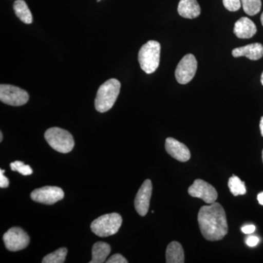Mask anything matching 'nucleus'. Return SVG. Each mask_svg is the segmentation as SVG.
<instances>
[{"label":"nucleus","instance_id":"obj_3","mask_svg":"<svg viewBox=\"0 0 263 263\" xmlns=\"http://www.w3.org/2000/svg\"><path fill=\"white\" fill-rule=\"evenodd\" d=\"M161 46L155 41H148L138 53V62L142 70L147 74L155 72L160 65Z\"/></svg>","mask_w":263,"mask_h":263},{"label":"nucleus","instance_id":"obj_34","mask_svg":"<svg viewBox=\"0 0 263 263\" xmlns=\"http://www.w3.org/2000/svg\"><path fill=\"white\" fill-rule=\"evenodd\" d=\"M262 161H263V150H262Z\"/></svg>","mask_w":263,"mask_h":263},{"label":"nucleus","instance_id":"obj_5","mask_svg":"<svg viewBox=\"0 0 263 263\" xmlns=\"http://www.w3.org/2000/svg\"><path fill=\"white\" fill-rule=\"evenodd\" d=\"M122 218L117 213L107 214L95 219L91 224V230L99 237H108L115 235L120 229Z\"/></svg>","mask_w":263,"mask_h":263},{"label":"nucleus","instance_id":"obj_31","mask_svg":"<svg viewBox=\"0 0 263 263\" xmlns=\"http://www.w3.org/2000/svg\"><path fill=\"white\" fill-rule=\"evenodd\" d=\"M260 19H261V23H262V26H263V13H262V15H261Z\"/></svg>","mask_w":263,"mask_h":263},{"label":"nucleus","instance_id":"obj_8","mask_svg":"<svg viewBox=\"0 0 263 263\" xmlns=\"http://www.w3.org/2000/svg\"><path fill=\"white\" fill-rule=\"evenodd\" d=\"M5 246L8 250L17 252L25 249L29 243V237L23 229L20 228H10L3 235Z\"/></svg>","mask_w":263,"mask_h":263},{"label":"nucleus","instance_id":"obj_22","mask_svg":"<svg viewBox=\"0 0 263 263\" xmlns=\"http://www.w3.org/2000/svg\"><path fill=\"white\" fill-rule=\"evenodd\" d=\"M10 168L13 171H17L19 174L24 175V176H29L32 174L33 171L30 166L26 165L22 161H15V162L10 163Z\"/></svg>","mask_w":263,"mask_h":263},{"label":"nucleus","instance_id":"obj_32","mask_svg":"<svg viewBox=\"0 0 263 263\" xmlns=\"http://www.w3.org/2000/svg\"><path fill=\"white\" fill-rule=\"evenodd\" d=\"M261 84H262L263 86V72L262 73V76H261Z\"/></svg>","mask_w":263,"mask_h":263},{"label":"nucleus","instance_id":"obj_28","mask_svg":"<svg viewBox=\"0 0 263 263\" xmlns=\"http://www.w3.org/2000/svg\"><path fill=\"white\" fill-rule=\"evenodd\" d=\"M257 200H258L259 203L263 205V193H259L257 196Z\"/></svg>","mask_w":263,"mask_h":263},{"label":"nucleus","instance_id":"obj_13","mask_svg":"<svg viewBox=\"0 0 263 263\" xmlns=\"http://www.w3.org/2000/svg\"><path fill=\"white\" fill-rule=\"evenodd\" d=\"M233 32L238 38L249 39L257 33V27L251 19L242 17L235 22Z\"/></svg>","mask_w":263,"mask_h":263},{"label":"nucleus","instance_id":"obj_19","mask_svg":"<svg viewBox=\"0 0 263 263\" xmlns=\"http://www.w3.org/2000/svg\"><path fill=\"white\" fill-rule=\"evenodd\" d=\"M228 187H229L230 192L234 196L243 195L247 193L245 183L243 182L236 176H233L230 178L229 181H228Z\"/></svg>","mask_w":263,"mask_h":263},{"label":"nucleus","instance_id":"obj_33","mask_svg":"<svg viewBox=\"0 0 263 263\" xmlns=\"http://www.w3.org/2000/svg\"><path fill=\"white\" fill-rule=\"evenodd\" d=\"M100 1H101V0H98V3H100Z\"/></svg>","mask_w":263,"mask_h":263},{"label":"nucleus","instance_id":"obj_23","mask_svg":"<svg viewBox=\"0 0 263 263\" xmlns=\"http://www.w3.org/2000/svg\"><path fill=\"white\" fill-rule=\"evenodd\" d=\"M222 1L224 8L229 11H237L242 6L240 0H222Z\"/></svg>","mask_w":263,"mask_h":263},{"label":"nucleus","instance_id":"obj_14","mask_svg":"<svg viewBox=\"0 0 263 263\" xmlns=\"http://www.w3.org/2000/svg\"><path fill=\"white\" fill-rule=\"evenodd\" d=\"M232 54L234 57H245L255 61L263 57V46L259 43H252L243 47L235 48L232 51Z\"/></svg>","mask_w":263,"mask_h":263},{"label":"nucleus","instance_id":"obj_10","mask_svg":"<svg viewBox=\"0 0 263 263\" xmlns=\"http://www.w3.org/2000/svg\"><path fill=\"white\" fill-rule=\"evenodd\" d=\"M65 193L61 188L57 186H44L36 189L31 193V198L34 202L52 205L62 200Z\"/></svg>","mask_w":263,"mask_h":263},{"label":"nucleus","instance_id":"obj_26","mask_svg":"<svg viewBox=\"0 0 263 263\" xmlns=\"http://www.w3.org/2000/svg\"><path fill=\"white\" fill-rule=\"evenodd\" d=\"M259 241V238L257 236H254V235L248 237L246 240V243L250 247H255V246L258 245Z\"/></svg>","mask_w":263,"mask_h":263},{"label":"nucleus","instance_id":"obj_17","mask_svg":"<svg viewBox=\"0 0 263 263\" xmlns=\"http://www.w3.org/2000/svg\"><path fill=\"white\" fill-rule=\"evenodd\" d=\"M110 246L105 242L99 241L92 247V259L90 263H103L110 253Z\"/></svg>","mask_w":263,"mask_h":263},{"label":"nucleus","instance_id":"obj_25","mask_svg":"<svg viewBox=\"0 0 263 263\" xmlns=\"http://www.w3.org/2000/svg\"><path fill=\"white\" fill-rule=\"evenodd\" d=\"M4 170H0V187L8 188L9 186V180L4 176Z\"/></svg>","mask_w":263,"mask_h":263},{"label":"nucleus","instance_id":"obj_12","mask_svg":"<svg viewBox=\"0 0 263 263\" xmlns=\"http://www.w3.org/2000/svg\"><path fill=\"white\" fill-rule=\"evenodd\" d=\"M165 150L173 158L179 162H187L191 157L188 147L174 138H167L165 141Z\"/></svg>","mask_w":263,"mask_h":263},{"label":"nucleus","instance_id":"obj_24","mask_svg":"<svg viewBox=\"0 0 263 263\" xmlns=\"http://www.w3.org/2000/svg\"><path fill=\"white\" fill-rule=\"evenodd\" d=\"M108 263H127V259L124 258V257L120 254H114L113 256L110 257L106 261Z\"/></svg>","mask_w":263,"mask_h":263},{"label":"nucleus","instance_id":"obj_9","mask_svg":"<svg viewBox=\"0 0 263 263\" xmlns=\"http://www.w3.org/2000/svg\"><path fill=\"white\" fill-rule=\"evenodd\" d=\"M190 196L201 199L208 204H212L217 200L218 193L214 186L202 179H196L188 189Z\"/></svg>","mask_w":263,"mask_h":263},{"label":"nucleus","instance_id":"obj_21","mask_svg":"<svg viewBox=\"0 0 263 263\" xmlns=\"http://www.w3.org/2000/svg\"><path fill=\"white\" fill-rule=\"evenodd\" d=\"M243 10L247 15H254L257 14L261 10L262 2L261 0H240Z\"/></svg>","mask_w":263,"mask_h":263},{"label":"nucleus","instance_id":"obj_16","mask_svg":"<svg viewBox=\"0 0 263 263\" xmlns=\"http://www.w3.org/2000/svg\"><path fill=\"white\" fill-rule=\"evenodd\" d=\"M166 262H184V252L182 246L179 242L173 241L167 246L166 249Z\"/></svg>","mask_w":263,"mask_h":263},{"label":"nucleus","instance_id":"obj_11","mask_svg":"<svg viewBox=\"0 0 263 263\" xmlns=\"http://www.w3.org/2000/svg\"><path fill=\"white\" fill-rule=\"evenodd\" d=\"M152 194V183L149 179H147L138 190L135 199V208L139 215L144 216L148 213Z\"/></svg>","mask_w":263,"mask_h":263},{"label":"nucleus","instance_id":"obj_1","mask_svg":"<svg viewBox=\"0 0 263 263\" xmlns=\"http://www.w3.org/2000/svg\"><path fill=\"white\" fill-rule=\"evenodd\" d=\"M197 221L202 235L208 240H220L228 234L226 213L224 208L218 202L201 207Z\"/></svg>","mask_w":263,"mask_h":263},{"label":"nucleus","instance_id":"obj_6","mask_svg":"<svg viewBox=\"0 0 263 263\" xmlns=\"http://www.w3.org/2000/svg\"><path fill=\"white\" fill-rule=\"evenodd\" d=\"M29 96L27 91L10 84L0 86V100L11 106H22L28 102Z\"/></svg>","mask_w":263,"mask_h":263},{"label":"nucleus","instance_id":"obj_4","mask_svg":"<svg viewBox=\"0 0 263 263\" xmlns=\"http://www.w3.org/2000/svg\"><path fill=\"white\" fill-rule=\"evenodd\" d=\"M45 139L53 149L62 154H67L75 146L73 137L65 129L52 127L45 133Z\"/></svg>","mask_w":263,"mask_h":263},{"label":"nucleus","instance_id":"obj_27","mask_svg":"<svg viewBox=\"0 0 263 263\" xmlns=\"http://www.w3.org/2000/svg\"><path fill=\"white\" fill-rule=\"evenodd\" d=\"M256 227L253 224H248L241 228L242 232L245 234H252L255 231Z\"/></svg>","mask_w":263,"mask_h":263},{"label":"nucleus","instance_id":"obj_7","mask_svg":"<svg viewBox=\"0 0 263 263\" xmlns=\"http://www.w3.org/2000/svg\"><path fill=\"white\" fill-rule=\"evenodd\" d=\"M197 70V61L194 55L186 54L179 62L176 69V81L181 84H187L193 80Z\"/></svg>","mask_w":263,"mask_h":263},{"label":"nucleus","instance_id":"obj_30","mask_svg":"<svg viewBox=\"0 0 263 263\" xmlns=\"http://www.w3.org/2000/svg\"><path fill=\"white\" fill-rule=\"evenodd\" d=\"M3 133H0V141H3Z\"/></svg>","mask_w":263,"mask_h":263},{"label":"nucleus","instance_id":"obj_29","mask_svg":"<svg viewBox=\"0 0 263 263\" xmlns=\"http://www.w3.org/2000/svg\"><path fill=\"white\" fill-rule=\"evenodd\" d=\"M259 128H260L261 135L263 137V117L261 118L260 123H259Z\"/></svg>","mask_w":263,"mask_h":263},{"label":"nucleus","instance_id":"obj_20","mask_svg":"<svg viewBox=\"0 0 263 263\" xmlns=\"http://www.w3.org/2000/svg\"><path fill=\"white\" fill-rule=\"evenodd\" d=\"M67 249L63 247L48 254L43 259V263H63L67 257Z\"/></svg>","mask_w":263,"mask_h":263},{"label":"nucleus","instance_id":"obj_15","mask_svg":"<svg viewBox=\"0 0 263 263\" xmlns=\"http://www.w3.org/2000/svg\"><path fill=\"white\" fill-rule=\"evenodd\" d=\"M201 9L197 0H181L178 6V13L185 18L193 19L200 14Z\"/></svg>","mask_w":263,"mask_h":263},{"label":"nucleus","instance_id":"obj_18","mask_svg":"<svg viewBox=\"0 0 263 263\" xmlns=\"http://www.w3.org/2000/svg\"><path fill=\"white\" fill-rule=\"evenodd\" d=\"M13 10L16 16L24 24L32 23V13L28 8V5L24 0H16L13 4Z\"/></svg>","mask_w":263,"mask_h":263},{"label":"nucleus","instance_id":"obj_2","mask_svg":"<svg viewBox=\"0 0 263 263\" xmlns=\"http://www.w3.org/2000/svg\"><path fill=\"white\" fill-rule=\"evenodd\" d=\"M121 84L117 79H110L99 88L95 99V109L100 113H105L112 108L120 92Z\"/></svg>","mask_w":263,"mask_h":263}]
</instances>
